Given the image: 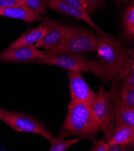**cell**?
Listing matches in <instances>:
<instances>
[{
	"instance_id": "obj_1",
	"label": "cell",
	"mask_w": 134,
	"mask_h": 151,
	"mask_svg": "<svg viewBox=\"0 0 134 151\" xmlns=\"http://www.w3.org/2000/svg\"><path fill=\"white\" fill-rule=\"evenodd\" d=\"M132 50L112 36H100L96 57L89 62L90 70L104 82H113L120 74L129 55L133 58Z\"/></svg>"
},
{
	"instance_id": "obj_2",
	"label": "cell",
	"mask_w": 134,
	"mask_h": 151,
	"mask_svg": "<svg viewBox=\"0 0 134 151\" xmlns=\"http://www.w3.org/2000/svg\"><path fill=\"white\" fill-rule=\"evenodd\" d=\"M101 129V124L91 107L71 99L58 136L66 137L77 135L82 139L93 141Z\"/></svg>"
},
{
	"instance_id": "obj_3",
	"label": "cell",
	"mask_w": 134,
	"mask_h": 151,
	"mask_svg": "<svg viewBox=\"0 0 134 151\" xmlns=\"http://www.w3.org/2000/svg\"><path fill=\"white\" fill-rule=\"evenodd\" d=\"M64 41L55 48L45 51L47 54L97 52L100 37L97 34L83 28L66 25Z\"/></svg>"
},
{
	"instance_id": "obj_4",
	"label": "cell",
	"mask_w": 134,
	"mask_h": 151,
	"mask_svg": "<svg viewBox=\"0 0 134 151\" xmlns=\"http://www.w3.org/2000/svg\"><path fill=\"white\" fill-rule=\"evenodd\" d=\"M117 80L116 78L113 81V86L108 91H105L104 87L100 86L96 98L91 106L101 124V130L103 132L107 142L110 141L114 129V104L115 98L119 95Z\"/></svg>"
},
{
	"instance_id": "obj_5",
	"label": "cell",
	"mask_w": 134,
	"mask_h": 151,
	"mask_svg": "<svg viewBox=\"0 0 134 151\" xmlns=\"http://www.w3.org/2000/svg\"><path fill=\"white\" fill-rule=\"evenodd\" d=\"M89 62L90 60L82 53H45L43 56L32 60L29 63L57 66L68 70L87 72L90 71Z\"/></svg>"
},
{
	"instance_id": "obj_6",
	"label": "cell",
	"mask_w": 134,
	"mask_h": 151,
	"mask_svg": "<svg viewBox=\"0 0 134 151\" xmlns=\"http://www.w3.org/2000/svg\"><path fill=\"white\" fill-rule=\"evenodd\" d=\"M9 127L19 132L40 135L47 140L53 138L51 132L36 119L17 111H6L1 119Z\"/></svg>"
},
{
	"instance_id": "obj_7",
	"label": "cell",
	"mask_w": 134,
	"mask_h": 151,
	"mask_svg": "<svg viewBox=\"0 0 134 151\" xmlns=\"http://www.w3.org/2000/svg\"><path fill=\"white\" fill-rule=\"evenodd\" d=\"M41 22L46 28L47 32L35 46L38 48L45 49L46 51L53 50L64 41L66 34V27L48 17H43Z\"/></svg>"
},
{
	"instance_id": "obj_8",
	"label": "cell",
	"mask_w": 134,
	"mask_h": 151,
	"mask_svg": "<svg viewBox=\"0 0 134 151\" xmlns=\"http://www.w3.org/2000/svg\"><path fill=\"white\" fill-rule=\"evenodd\" d=\"M71 99L91 107L96 98L95 93L84 80L80 72L68 70Z\"/></svg>"
},
{
	"instance_id": "obj_9",
	"label": "cell",
	"mask_w": 134,
	"mask_h": 151,
	"mask_svg": "<svg viewBox=\"0 0 134 151\" xmlns=\"http://www.w3.org/2000/svg\"><path fill=\"white\" fill-rule=\"evenodd\" d=\"M45 54L37 48L35 45L6 48L0 52V61L6 63H28Z\"/></svg>"
},
{
	"instance_id": "obj_10",
	"label": "cell",
	"mask_w": 134,
	"mask_h": 151,
	"mask_svg": "<svg viewBox=\"0 0 134 151\" xmlns=\"http://www.w3.org/2000/svg\"><path fill=\"white\" fill-rule=\"evenodd\" d=\"M48 8L59 13L85 22L96 29L101 36H111L100 28L91 19L89 13L85 10L73 7L59 0H48L47 9Z\"/></svg>"
},
{
	"instance_id": "obj_11",
	"label": "cell",
	"mask_w": 134,
	"mask_h": 151,
	"mask_svg": "<svg viewBox=\"0 0 134 151\" xmlns=\"http://www.w3.org/2000/svg\"><path fill=\"white\" fill-rule=\"evenodd\" d=\"M0 15L6 18L22 20L28 25L41 21L43 18L42 14L25 4L10 7L0 8Z\"/></svg>"
},
{
	"instance_id": "obj_12",
	"label": "cell",
	"mask_w": 134,
	"mask_h": 151,
	"mask_svg": "<svg viewBox=\"0 0 134 151\" xmlns=\"http://www.w3.org/2000/svg\"><path fill=\"white\" fill-rule=\"evenodd\" d=\"M113 113L114 127H134V109L125 105L119 95L115 99Z\"/></svg>"
},
{
	"instance_id": "obj_13",
	"label": "cell",
	"mask_w": 134,
	"mask_h": 151,
	"mask_svg": "<svg viewBox=\"0 0 134 151\" xmlns=\"http://www.w3.org/2000/svg\"><path fill=\"white\" fill-rule=\"evenodd\" d=\"M46 28L41 24L34 28L27 30L8 48H13L35 45L46 34Z\"/></svg>"
},
{
	"instance_id": "obj_14",
	"label": "cell",
	"mask_w": 134,
	"mask_h": 151,
	"mask_svg": "<svg viewBox=\"0 0 134 151\" xmlns=\"http://www.w3.org/2000/svg\"><path fill=\"white\" fill-rule=\"evenodd\" d=\"M130 143H134V127H114L108 145Z\"/></svg>"
},
{
	"instance_id": "obj_15",
	"label": "cell",
	"mask_w": 134,
	"mask_h": 151,
	"mask_svg": "<svg viewBox=\"0 0 134 151\" xmlns=\"http://www.w3.org/2000/svg\"><path fill=\"white\" fill-rule=\"evenodd\" d=\"M122 26L126 39L128 41L134 39V3H131L123 14Z\"/></svg>"
},
{
	"instance_id": "obj_16",
	"label": "cell",
	"mask_w": 134,
	"mask_h": 151,
	"mask_svg": "<svg viewBox=\"0 0 134 151\" xmlns=\"http://www.w3.org/2000/svg\"><path fill=\"white\" fill-rule=\"evenodd\" d=\"M122 78L123 84L128 88L134 90V60L129 58L118 76Z\"/></svg>"
},
{
	"instance_id": "obj_17",
	"label": "cell",
	"mask_w": 134,
	"mask_h": 151,
	"mask_svg": "<svg viewBox=\"0 0 134 151\" xmlns=\"http://www.w3.org/2000/svg\"><path fill=\"white\" fill-rule=\"evenodd\" d=\"M82 138L81 137H77L70 140H67L63 139V137H58L56 138H52L51 139L50 143L51 147L49 151H64L69 149L72 145L80 142Z\"/></svg>"
},
{
	"instance_id": "obj_18",
	"label": "cell",
	"mask_w": 134,
	"mask_h": 151,
	"mask_svg": "<svg viewBox=\"0 0 134 151\" xmlns=\"http://www.w3.org/2000/svg\"><path fill=\"white\" fill-rule=\"evenodd\" d=\"M118 94L121 101L125 105L129 108L134 109V90H131L122 84Z\"/></svg>"
},
{
	"instance_id": "obj_19",
	"label": "cell",
	"mask_w": 134,
	"mask_h": 151,
	"mask_svg": "<svg viewBox=\"0 0 134 151\" xmlns=\"http://www.w3.org/2000/svg\"><path fill=\"white\" fill-rule=\"evenodd\" d=\"M24 3L39 14H47L48 0H24Z\"/></svg>"
},
{
	"instance_id": "obj_20",
	"label": "cell",
	"mask_w": 134,
	"mask_h": 151,
	"mask_svg": "<svg viewBox=\"0 0 134 151\" xmlns=\"http://www.w3.org/2000/svg\"><path fill=\"white\" fill-rule=\"evenodd\" d=\"M84 5L85 11L87 13H90L99 7L104 0H81Z\"/></svg>"
},
{
	"instance_id": "obj_21",
	"label": "cell",
	"mask_w": 134,
	"mask_h": 151,
	"mask_svg": "<svg viewBox=\"0 0 134 151\" xmlns=\"http://www.w3.org/2000/svg\"><path fill=\"white\" fill-rule=\"evenodd\" d=\"M134 143H118L109 145L108 151H130L133 150Z\"/></svg>"
},
{
	"instance_id": "obj_22",
	"label": "cell",
	"mask_w": 134,
	"mask_h": 151,
	"mask_svg": "<svg viewBox=\"0 0 134 151\" xmlns=\"http://www.w3.org/2000/svg\"><path fill=\"white\" fill-rule=\"evenodd\" d=\"M93 144L92 147L90 148L91 151H108V143L105 140H93Z\"/></svg>"
},
{
	"instance_id": "obj_23",
	"label": "cell",
	"mask_w": 134,
	"mask_h": 151,
	"mask_svg": "<svg viewBox=\"0 0 134 151\" xmlns=\"http://www.w3.org/2000/svg\"><path fill=\"white\" fill-rule=\"evenodd\" d=\"M24 4V0H0V8L10 7Z\"/></svg>"
},
{
	"instance_id": "obj_24",
	"label": "cell",
	"mask_w": 134,
	"mask_h": 151,
	"mask_svg": "<svg viewBox=\"0 0 134 151\" xmlns=\"http://www.w3.org/2000/svg\"><path fill=\"white\" fill-rule=\"evenodd\" d=\"M59 1H60L73 7L85 11L84 5L82 3L81 0H59Z\"/></svg>"
},
{
	"instance_id": "obj_25",
	"label": "cell",
	"mask_w": 134,
	"mask_h": 151,
	"mask_svg": "<svg viewBox=\"0 0 134 151\" xmlns=\"http://www.w3.org/2000/svg\"><path fill=\"white\" fill-rule=\"evenodd\" d=\"M117 5H120L122 4H128L130 2L131 0H113Z\"/></svg>"
},
{
	"instance_id": "obj_26",
	"label": "cell",
	"mask_w": 134,
	"mask_h": 151,
	"mask_svg": "<svg viewBox=\"0 0 134 151\" xmlns=\"http://www.w3.org/2000/svg\"><path fill=\"white\" fill-rule=\"evenodd\" d=\"M7 111V110L3 109H0V119H1L3 118V115L4 114V113Z\"/></svg>"
}]
</instances>
